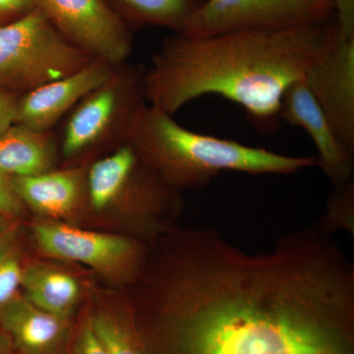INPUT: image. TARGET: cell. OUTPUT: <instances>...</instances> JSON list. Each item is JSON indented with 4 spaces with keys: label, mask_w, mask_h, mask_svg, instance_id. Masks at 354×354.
Masks as SVG:
<instances>
[{
    "label": "cell",
    "mask_w": 354,
    "mask_h": 354,
    "mask_svg": "<svg viewBox=\"0 0 354 354\" xmlns=\"http://www.w3.org/2000/svg\"><path fill=\"white\" fill-rule=\"evenodd\" d=\"M71 354H109L91 323L90 317L77 333Z\"/></svg>",
    "instance_id": "20"
},
{
    "label": "cell",
    "mask_w": 354,
    "mask_h": 354,
    "mask_svg": "<svg viewBox=\"0 0 354 354\" xmlns=\"http://www.w3.org/2000/svg\"><path fill=\"white\" fill-rule=\"evenodd\" d=\"M7 220H8V216L0 215V243L10 234Z\"/></svg>",
    "instance_id": "26"
},
{
    "label": "cell",
    "mask_w": 354,
    "mask_h": 354,
    "mask_svg": "<svg viewBox=\"0 0 354 354\" xmlns=\"http://www.w3.org/2000/svg\"><path fill=\"white\" fill-rule=\"evenodd\" d=\"M95 58L70 43L39 9L0 27V88L21 95Z\"/></svg>",
    "instance_id": "5"
},
{
    "label": "cell",
    "mask_w": 354,
    "mask_h": 354,
    "mask_svg": "<svg viewBox=\"0 0 354 354\" xmlns=\"http://www.w3.org/2000/svg\"><path fill=\"white\" fill-rule=\"evenodd\" d=\"M337 30L328 19L205 37L176 34L144 71L147 102L174 115L203 95H221L239 104L256 125L271 129L281 120L286 88L304 80Z\"/></svg>",
    "instance_id": "2"
},
{
    "label": "cell",
    "mask_w": 354,
    "mask_h": 354,
    "mask_svg": "<svg viewBox=\"0 0 354 354\" xmlns=\"http://www.w3.org/2000/svg\"><path fill=\"white\" fill-rule=\"evenodd\" d=\"M129 24L158 26L183 34L204 0H113Z\"/></svg>",
    "instance_id": "16"
},
{
    "label": "cell",
    "mask_w": 354,
    "mask_h": 354,
    "mask_svg": "<svg viewBox=\"0 0 354 354\" xmlns=\"http://www.w3.org/2000/svg\"><path fill=\"white\" fill-rule=\"evenodd\" d=\"M334 186L325 214L314 227L330 235L337 230L354 235V179Z\"/></svg>",
    "instance_id": "18"
},
{
    "label": "cell",
    "mask_w": 354,
    "mask_h": 354,
    "mask_svg": "<svg viewBox=\"0 0 354 354\" xmlns=\"http://www.w3.org/2000/svg\"><path fill=\"white\" fill-rule=\"evenodd\" d=\"M90 320L109 354H148L130 310L97 312Z\"/></svg>",
    "instance_id": "17"
},
{
    "label": "cell",
    "mask_w": 354,
    "mask_h": 354,
    "mask_svg": "<svg viewBox=\"0 0 354 354\" xmlns=\"http://www.w3.org/2000/svg\"><path fill=\"white\" fill-rule=\"evenodd\" d=\"M21 290L32 304L67 322L81 291L73 276L44 264L25 266Z\"/></svg>",
    "instance_id": "15"
},
{
    "label": "cell",
    "mask_w": 354,
    "mask_h": 354,
    "mask_svg": "<svg viewBox=\"0 0 354 354\" xmlns=\"http://www.w3.org/2000/svg\"><path fill=\"white\" fill-rule=\"evenodd\" d=\"M37 6L67 41L95 59L114 66L128 62L131 30L113 0H37Z\"/></svg>",
    "instance_id": "6"
},
{
    "label": "cell",
    "mask_w": 354,
    "mask_h": 354,
    "mask_svg": "<svg viewBox=\"0 0 354 354\" xmlns=\"http://www.w3.org/2000/svg\"><path fill=\"white\" fill-rule=\"evenodd\" d=\"M24 206L46 218H65L88 202L87 167L53 169L38 176L12 177Z\"/></svg>",
    "instance_id": "12"
},
{
    "label": "cell",
    "mask_w": 354,
    "mask_h": 354,
    "mask_svg": "<svg viewBox=\"0 0 354 354\" xmlns=\"http://www.w3.org/2000/svg\"><path fill=\"white\" fill-rule=\"evenodd\" d=\"M23 209L24 204L14 190L12 177L0 171V215L17 216Z\"/></svg>",
    "instance_id": "21"
},
{
    "label": "cell",
    "mask_w": 354,
    "mask_h": 354,
    "mask_svg": "<svg viewBox=\"0 0 354 354\" xmlns=\"http://www.w3.org/2000/svg\"><path fill=\"white\" fill-rule=\"evenodd\" d=\"M333 0H204L181 35L205 37L249 28L320 22L334 12Z\"/></svg>",
    "instance_id": "7"
},
{
    "label": "cell",
    "mask_w": 354,
    "mask_h": 354,
    "mask_svg": "<svg viewBox=\"0 0 354 354\" xmlns=\"http://www.w3.org/2000/svg\"><path fill=\"white\" fill-rule=\"evenodd\" d=\"M37 8V0H0V27L25 17Z\"/></svg>",
    "instance_id": "22"
},
{
    "label": "cell",
    "mask_w": 354,
    "mask_h": 354,
    "mask_svg": "<svg viewBox=\"0 0 354 354\" xmlns=\"http://www.w3.org/2000/svg\"><path fill=\"white\" fill-rule=\"evenodd\" d=\"M0 327L23 354H53L64 341L67 321L19 295L0 314Z\"/></svg>",
    "instance_id": "13"
},
{
    "label": "cell",
    "mask_w": 354,
    "mask_h": 354,
    "mask_svg": "<svg viewBox=\"0 0 354 354\" xmlns=\"http://www.w3.org/2000/svg\"><path fill=\"white\" fill-rule=\"evenodd\" d=\"M24 266L12 235L0 243V314L19 297Z\"/></svg>",
    "instance_id": "19"
},
{
    "label": "cell",
    "mask_w": 354,
    "mask_h": 354,
    "mask_svg": "<svg viewBox=\"0 0 354 354\" xmlns=\"http://www.w3.org/2000/svg\"><path fill=\"white\" fill-rule=\"evenodd\" d=\"M304 81L342 144L354 153V37L337 30Z\"/></svg>",
    "instance_id": "9"
},
{
    "label": "cell",
    "mask_w": 354,
    "mask_h": 354,
    "mask_svg": "<svg viewBox=\"0 0 354 354\" xmlns=\"http://www.w3.org/2000/svg\"><path fill=\"white\" fill-rule=\"evenodd\" d=\"M337 30L346 37H354V0H333Z\"/></svg>",
    "instance_id": "23"
},
{
    "label": "cell",
    "mask_w": 354,
    "mask_h": 354,
    "mask_svg": "<svg viewBox=\"0 0 354 354\" xmlns=\"http://www.w3.org/2000/svg\"><path fill=\"white\" fill-rule=\"evenodd\" d=\"M32 234L44 255L80 263L102 274L134 278L143 267V246L123 235L90 232L53 221L35 225Z\"/></svg>",
    "instance_id": "8"
},
{
    "label": "cell",
    "mask_w": 354,
    "mask_h": 354,
    "mask_svg": "<svg viewBox=\"0 0 354 354\" xmlns=\"http://www.w3.org/2000/svg\"><path fill=\"white\" fill-rule=\"evenodd\" d=\"M114 67L104 60L94 59L64 78L19 95L14 123L51 131L85 95L108 79Z\"/></svg>",
    "instance_id": "10"
},
{
    "label": "cell",
    "mask_w": 354,
    "mask_h": 354,
    "mask_svg": "<svg viewBox=\"0 0 354 354\" xmlns=\"http://www.w3.org/2000/svg\"><path fill=\"white\" fill-rule=\"evenodd\" d=\"M10 337L0 327V354H9V348L11 344Z\"/></svg>",
    "instance_id": "25"
},
{
    "label": "cell",
    "mask_w": 354,
    "mask_h": 354,
    "mask_svg": "<svg viewBox=\"0 0 354 354\" xmlns=\"http://www.w3.org/2000/svg\"><path fill=\"white\" fill-rule=\"evenodd\" d=\"M59 147L53 130L13 123L0 133V171L10 177L38 176L55 169Z\"/></svg>",
    "instance_id": "14"
},
{
    "label": "cell",
    "mask_w": 354,
    "mask_h": 354,
    "mask_svg": "<svg viewBox=\"0 0 354 354\" xmlns=\"http://www.w3.org/2000/svg\"><path fill=\"white\" fill-rule=\"evenodd\" d=\"M172 116L147 104L128 144L162 180L180 192L201 188L223 171L290 174L318 165L314 157H290L191 131Z\"/></svg>",
    "instance_id": "3"
},
{
    "label": "cell",
    "mask_w": 354,
    "mask_h": 354,
    "mask_svg": "<svg viewBox=\"0 0 354 354\" xmlns=\"http://www.w3.org/2000/svg\"><path fill=\"white\" fill-rule=\"evenodd\" d=\"M133 312L148 354H354V266L316 227L247 253L174 232Z\"/></svg>",
    "instance_id": "1"
},
{
    "label": "cell",
    "mask_w": 354,
    "mask_h": 354,
    "mask_svg": "<svg viewBox=\"0 0 354 354\" xmlns=\"http://www.w3.org/2000/svg\"><path fill=\"white\" fill-rule=\"evenodd\" d=\"M18 97L19 95L0 88V133L13 124Z\"/></svg>",
    "instance_id": "24"
},
{
    "label": "cell",
    "mask_w": 354,
    "mask_h": 354,
    "mask_svg": "<svg viewBox=\"0 0 354 354\" xmlns=\"http://www.w3.org/2000/svg\"><path fill=\"white\" fill-rule=\"evenodd\" d=\"M144 70L122 64L67 114L59 152L68 167H88L127 145L146 108Z\"/></svg>",
    "instance_id": "4"
},
{
    "label": "cell",
    "mask_w": 354,
    "mask_h": 354,
    "mask_svg": "<svg viewBox=\"0 0 354 354\" xmlns=\"http://www.w3.org/2000/svg\"><path fill=\"white\" fill-rule=\"evenodd\" d=\"M279 118L307 132L318 151L317 162L330 183L337 185L353 178L354 153L342 144L304 80L286 88Z\"/></svg>",
    "instance_id": "11"
}]
</instances>
